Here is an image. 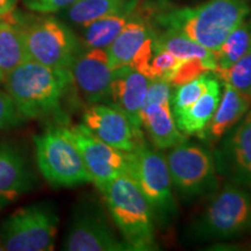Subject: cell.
Masks as SVG:
<instances>
[{"label": "cell", "instance_id": "4316f807", "mask_svg": "<svg viewBox=\"0 0 251 251\" xmlns=\"http://www.w3.org/2000/svg\"><path fill=\"white\" fill-rule=\"evenodd\" d=\"M215 76L251 98V49L230 68L215 72Z\"/></svg>", "mask_w": 251, "mask_h": 251}, {"label": "cell", "instance_id": "9c48e42d", "mask_svg": "<svg viewBox=\"0 0 251 251\" xmlns=\"http://www.w3.org/2000/svg\"><path fill=\"white\" fill-rule=\"evenodd\" d=\"M24 42L29 59L47 67L70 70L79 55L75 34L54 18H43L23 28Z\"/></svg>", "mask_w": 251, "mask_h": 251}, {"label": "cell", "instance_id": "7c38bea8", "mask_svg": "<svg viewBox=\"0 0 251 251\" xmlns=\"http://www.w3.org/2000/svg\"><path fill=\"white\" fill-rule=\"evenodd\" d=\"M69 131L79 150L91 183L97 188L126 174L125 152L102 142L83 124L70 127Z\"/></svg>", "mask_w": 251, "mask_h": 251}, {"label": "cell", "instance_id": "5b68a950", "mask_svg": "<svg viewBox=\"0 0 251 251\" xmlns=\"http://www.w3.org/2000/svg\"><path fill=\"white\" fill-rule=\"evenodd\" d=\"M125 153L126 175L146 198L155 224L169 227L177 215L178 206L165 155L150 149L146 142Z\"/></svg>", "mask_w": 251, "mask_h": 251}, {"label": "cell", "instance_id": "3957f363", "mask_svg": "<svg viewBox=\"0 0 251 251\" xmlns=\"http://www.w3.org/2000/svg\"><path fill=\"white\" fill-rule=\"evenodd\" d=\"M98 190L128 250L159 249L151 209L129 176H119Z\"/></svg>", "mask_w": 251, "mask_h": 251}, {"label": "cell", "instance_id": "8fae6325", "mask_svg": "<svg viewBox=\"0 0 251 251\" xmlns=\"http://www.w3.org/2000/svg\"><path fill=\"white\" fill-rule=\"evenodd\" d=\"M213 157L219 176L251 188V109L222 137Z\"/></svg>", "mask_w": 251, "mask_h": 251}, {"label": "cell", "instance_id": "ba28073f", "mask_svg": "<svg viewBox=\"0 0 251 251\" xmlns=\"http://www.w3.org/2000/svg\"><path fill=\"white\" fill-rule=\"evenodd\" d=\"M59 218L48 202L21 207L2 222L0 238L8 251L54 250Z\"/></svg>", "mask_w": 251, "mask_h": 251}, {"label": "cell", "instance_id": "e0dca14e", "mask_svg": "<svg viewBox=\"0 0 251 251\" xmlns=\"http://www.w3.org/2000/svg\"><path fill=\"white\" fill-rule=\"evenodd\" d=\"M141 120L142 128L157 149H170L186 141V136L181 134L176 125L170 100L159 102L144 101Z\"/></svg>", "mask_w": 251, "mask_h": 251}, {"label": "cell", "instance_id": "484cf974", "mask_svg": "<svg viewBox=\"0 0 251 251\" xmlns=\"http://www.w3.org/2000/svg\"><path fill=\"white\" fill-rule=\"evenodd\" d=\"M213 78L214 77L211 75L203 74L196 79L184 84V85L176 87L170 99L172 114H177V113L192 105L194 101H197L208 90Z\"/></svg>", "mask_w": 251, "mask_h": 251}, {"label": "cell", "instance_id": "603a6c76", "mask_svg": "<svg viewBox=\"0 0 251 251\" xmlns=\"http://www.w3.org/2000/svg\"><path fill=\"white\" fill-rule=\"evenodd\" d=\"M153 47L171 52L178 59L199 58L205 62L211 71L214 72L216 63L214 54L209 49L199 45L196 41L184 35L180 31L175 29H166L164 33L156 35L153 39Z\"/></svg>", "mask_w": 251, "mask_h": 251}, {"label": "cell", "instance_id": "ffe728a7", "mask_svg": "<svg viewBox=\"0 0 251 251\" xmlns=\"http://www.w3.org/2000/svg\"><path fill=\"white\" fill-rule=\"evenodd\" d=\"M151 35H153L151 28L146 21L140 18H130L117 39L106 49L109 67L113 70H117L119 68L129 65L135 54Z\"/></svg>", "mask_w": 251, "mask_h": 251}, {"label": "cell", "instance_id": "ac0fdd59", "mask_svg": "<svg viewBox=\"0 0 251 251\" xmlns=\"http://www.w3.org/2000/svg\"><path fill=\"white\" fill-rule=\"evenodd\" d=\"M251 98L238 92L229 84L224 83V93L221 94L218 108L207 126L202 139L220 141L235 125H237L250 111Z\"/></svg>", "mask_w": 251, "mask_h": 251}, {"label": "cell", "instance_id": "836d02e7", "mask_svg": "<svg viewBox=\"0 0 251 251\" xmlns=\"http://www.w3.org/2000/svg\"><path fill=\"white\" fill-rule=\"evenodd\" d=\"M2 250H5V247H4V244H2L1 240H0V251H2Z\"/></svg>", "mask_w": 251, "mask_h": 251}, {"label": "cell", "instance_id": "7a4b0ae2", "mask_svg": "<svg viewBox=\"0 0 251 251\" xmlns=\"http://www.w3.org/2000/svg\"><path fill=\"white\" fill-rule=\"evenodd\" d=\"M2 83L24 118L39 119L58 111L74 79L68 69L47 67L29 59L15 68Z\"/></svg>", "mask_w": 251, "mask_h": 251}, {"label": "cell", "instance_id": "9a60e30c", "mask_svg": "<svg viewBox=\"0 0 251 251\" xmlns=\"http://www.w3.org/2000/svg\"><path fill=\"white\" fill-rule=\"evenodd\" d=\"M149 81V78L130 65L119 68L114 70L109 97V101L128 119L137 139L141 141H144L141 113L148 92Z\"/></svg>", "mask_w": 251, "mask_h": 251}, {"label": "cell", "instance_id": "30bf717a", "mask_svg": "<svg viewBox=\"0 0 251 251\" xmlns=\"http://www.w3.org/2000/svg\"><path fill=\"white\" fill-rule=\"evenodd\" d=\"M63 249L68 251H126V243L115 234L98 202L83 200L71 216Z\"/></svg>", "mask_w": 251, "mask_h": 251}, {"label": "cell", "instance_id": "f546056e", "mask_svg": "<svg viewBox=\"0 0 251 251\" xmlns=\"http://www.w3.org/2000/svg\"><path fill=\"white\" fill-rule=\"evenodd\" d=\"M24 117L18 111L13 99L6 91L0 90V130L20 124Z\"/></svg>", "mask_w": 251, "mask_h": 251}, {"label": "cell", "instance_id": "83f0119b", "mask_svg": "<svg viewBox=\"0 0 251 251\" xmlns=\"http://www.w3.org/2000/svg\"><path fill=\"white\" fill-rule=\"evenodd\" d=\"M209 71H211V68L199 58L179 59L170 76L166 78V81L171 86L177 87L196 79L203 74H208Z\"/></svg>", "mask_w": 251, "mask_h": 251}, {"label": "cell", "instance_id": "7402d4cb", "mask_svg": "<svg viewBox=\"0 0 251 251\" xmlns=\"http://www.w3.org/2000/svg\"><path fill=\"white\" fill-rule=\"evenodd\" d=\"M136 5L137 0H78L74 5L65 8V15L72 24L85 26L106 15L131 14Z\"/></svg>", "mask_w": 251, "mask_h": 251}, {"label": "cell", "instance_id": "277c9868", "mask_svg": "<svg viewBox=\"0 0 251 251\" xmlns=\"http://www.w3.org/2000/svg\"><path fill=\"white\" fill-rule=\"evenodd\" d=\"M186 228L190 242L229 241L251 231V194L238 185L226 183Z\"/></svg>", "mask_w": 251, "mask_h": 251}, {"label": "cell", "instance_id": "f1b7e54d", "mask_svg": "<svg viewBox=\"0 0 251 251\" xmlns=\"http://www.w3.org/2000/svg\"><path fill=\"white\" fill-rule=\"evenodd\" d=\"M155 49L153 52L152 59L150 62V68H149V74L148 78L151 79H164L170 76L172 70L176 68V65L178 64L179 59L176 56H174L171 52L166 51L163 49Z\"/></svg>", "mask_w": 251, "mask_h": 251}, {"label": "cell", "instance_id": "2e32d148", "mask_svg": "<svg viewBox=\"0 0 251 251\" xmlns=\"http://www.w3.org/2000/svg\"><path fill=\"white\" fill-rule=\"evenodd\" d=\"M35 181L21 152L8 144H0V206L30 191Z\"/></svg>", "mask_w": 251, "mask_h": 251}, {"label": "cell", "instance_id": "1f68e13d", "mask_svg": "<svg viewBox=\"0 0 251 251\" xmlns=\"http://www.w3.org/2000/svg\"><path fill=\"white\" fill-rule=\"evenodd\" d=\"M78 0H25V5L28 8L39 13H55L68 8Z\"/></svg>", "mask_w": 251, "mask_h": 251}, {"label": "cell", "instance_id": "d6a6232c", "mask_svg": "<svg viewBox=\"0 0 251 251\" xmlns=\"http://www.w3.org/2000/svg\"><path fill=\"white\" fill-rule=\"evenodd\" d=\"M17 0H0V17L9 14L14 8Z\"/></svg>", "mask_w": 251, "mask_h": 251}, {"label": "cell", "instance_id": "6da1fadb", "mask_svg": "<svg viewBox=\"0 0 251 251\" xmlns=\"http://www.w3.org/2000/svg\"><path fill=\"white\" fill-rule=\"evenodd\" d=\"M249 13V0H207L194 7L170 9L157 15L156 20L166 29L180 31L215 51Z\"/></svg>", "mask_w": 251, "mask_h": 251}, {"label": "cell", "instance_id": "44dd1931", "mask_svg": "<svg viewBox=\"0 0 251 251\" xmlns=\"http://www.w3.org/2000/svg\"><path fill=\"white\" fill-rule=\"evenodd\" d=\"M9 14L2 15L0 20V83L15 68L29 61L24 42L23 28L20 29L13 21H9Z\"/></svg>", "mask_w": 251, "mask_h": 251}, {"label": "cell", "instance_id": "8992f818", "mask_svg": "<svg viewBox=\"0 0 251 251\" xmlns=\"http://www.w3.org/2000/svg\"><path fill=\"white\" fill-rule=\"evenodd\" d=\"M166 157L172 186L185 203L209 198L219 188L213 153L198 143L184 141L170 148Z\"/></svg>", "mask_w": 251, "mask_h": 251}, {"label": "cell", "instance_id": "52a82bcc", "mask_svg": "<svg viewBox=\"0 0 251 251\" xmlns=\"http://www.w3.org/2000/svg\"><path fill=\"white\" fill-rule=\"evenodd\" d=\"M41 175L54 187H75L91 183L83 158L69 127H52L34 136Z\"/></svg>", "mask_w": 251, "mask_h": 251}, {"label": "cell", "instance_id": "5bb4252c", "mask_svg": "<svg viewBox=\"0 0 251 251\" xmlns=\"http://www.w3.org/2000/svg\"><path fill=\"white\" fill-rule=\"evenodd\" d=\"M83 125L102 142L129 152L144 141L137 139L128 119L114 106L94 103L84 112Z\"/></svg>", "mask_w": 251, "mask_h": 251}, {"label": "cell", "instance_id": "cb8c5ba5", "mask_svg": "<svg viewBox=\"0 0 251 251\" xmlns=\"http://www.w3.org/2000/svg\"><path fill=\"white\" fill-rule=\"evenodd\" d=\"M131 14L117 13L106 15L83 27V43L87 49H107L117 39Z\"/></svg>", "mask_w": 251, "mask_h": 251}, {"label": "cell", "instance_id": "4fadbf2b", "mask_svg": "<svg viewBox=\"0 0 251 251\" xmlns=\"http://www.w3.org/2000/svg\"><path fill=\"white\" fill-rule=\"evenodd\" d=\"M72 79L87 102L100 103L111 97L114 70L109 67L106 49L79 52L70 68Z\"/></svg>", "mask_w": 251, "mask_h": 251}, {"label": "cell", "instance_id": "d6986e66", "mask_svg": "<svg viewBox=\"0 0 251 251\" xmlns=\"http://www.w3.org/2000/svg\"><path fill=\"white\" fill-rule=\"evenodd\" d=\"M220 99H221V85L214 77L208 90L197 101L177 114H174L176 125L181 134H184L185 136L197 135L202 139L207 126L211 121L215 109L218 108Z\"/></svg>", "mask_w": 251, "mask_h": 251}, {"label": "cell", "instance_id": "4dcf8cb0", "mask_svg": "<svg viewBox=\"0 0 251 251\" xmlns=\"http://www.w3.org/2000/svg\"><path fill=\"white\" fill-rule=\"evenodd\" d=\"M153 39H155V34L146 40V42L139 49V51L135 54L133 59H131V63L129 64L131 68L141 72L147 78H148L149 74L150 62H151L153 52H155V49H153Z\"/></svg>", "mask_w": 251, "mask_h": 251}, {"label": "cell", "instance_id": "e575fe53", "mask_svg": "<svg viewBox=\"0 0 251 251\" xmlns=\"http://www.w3.org/2000/svg\"><path fill=\"white\" fill-rule=\"evenodd\" d=\"M1 18H2V17H0V20H1Z\"/></svg>", "mask_w": 251, "mask_h": 251}, {"label": "cell", "instance_id": "d4e9b609", "mask_svg": "<svg viewBox=\"0 0 251 251\" xmlns=\"http://www.w3.org/2000/svg\"><path fill=\"white\" fill-rule=\"evenodd\" d=\"M251 49V24L243 21L231 31L215 51H213L216 63L214 74L226 70L243 57Z\"/></svg>", "mask_w": 251, "mask_h": 251}]
</instances>
